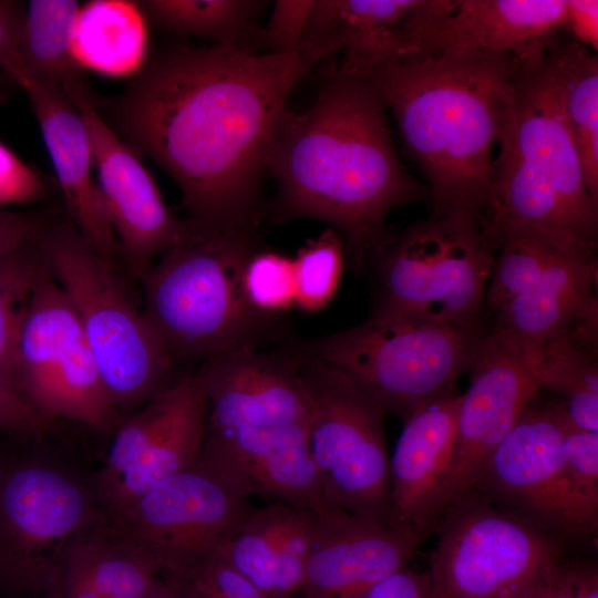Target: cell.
Instances as JSON below:
<instances>
[{
	"label": "cell",
	"mask_w": 598,
	"mask_h": 598,
	"mask_svg": "<svg viewBox=\"0 0 598 598\" xmlns=\"http://www.w3.org/2000/svg\"><path fill=\"white\" fill-rule=\"evenodd\" d=\"M544 598H571L568 561L564 556L545 574Z\"/></svg>",
	"instance_id": "46"
},
{
	"label": "cell",
	"mask_w": 598,
	"mask_h": 598,
	"mask_svg": "<svg viewBox=\"0 0 598 598\" xmlns=\"http://www.w3.org/2000/svg\"><path fill=\"white\" fill-rule=\"evenodd\" d=\"M565 28V0H458L427 30L422 50L543 55Z\"/></svg>",
	"instance_id": "24"
},
{
	"label": "cell",
	"mask_w": 598,
	"mask_h": 598,
	"mask_svg": "<svg viewBox=\"0 0 598 598\" xmlns=\"http://www.w3.org/2000/svg\"><path fill=\"white\" fill-rule=\"evenodd\" d=\"M2 101V97L0 96V102Z\"/></svg>",
	"instance_id": "49"
},
{
	"label": "cell",
	"mask_w": 598,
	"mask_h": 598,
	"mask_svg": "<svg viewBox=\"0 0 598 598\" xmlns=\"http://www.w3.org/2000/svg\"><path fill=\"white\" fill-rule=\"evenodd\" d=\"M321 75L315 103L302 113L286 110L276 128L267 157L277 187L270 217L276 225L300 218L328 224L362 272L398 236L390 213L430 194L398 157L373 82L331 62Z\"/></svg>",
	"instance_id": "2"
},
{
	"label": "cell",
	"mask_w": 598,
	"mask_h": 598,
	"mask_svg": "<svg viewBox=\"0 0 598 598\" xmlns=\"http://www.w3.org/2000/svg\"><path fill=\"white\" fill-rule=\"evenodd\" d=\"M433 598H509L564 555L566 545L493 506L475 491L435 527Z\"/></svg>",
	"instance_id": "14"
},
{
	"label": "cell",
	"mask_w": 598,
	"mask_h": 598,
	"mask_svg": "<svg viewBox=\"0 0 598 598\" xmlns=\"http://www.w3.org/2000/svg\"><path fill=\"white\" fill-rule=\"evenodd\" d=\"M595 249L533 230L504 234L484 302L492 332L528 346L567 332L597 343Z\"/></svg>",
	"instance_id": "9"
},
{
	"label": "cell",
	"mask_w": 598,
	"mask_h": 598,
	"mask_svg": "<svg viewBox=\"0 0 598 598\" xmlns=\"http://www.w3.org/2000/svg\"><path fill=\"white\" fill-rule=\"evenodd\" d=\"M25 92L54 167L70 221L90 246L114 268L120 251L92 179L89 134L75 105L58 85L27 73L17 56L3 68Z\"/></svg>",
	"instance_id": "23"
},
{
	"label": "cell",
	"mask_w": 598,
	"mask_h": 598,
	"mask_svg": "<svg viewBox=\"0 0 598 598\" xmlns=\"http://www.w3.org/2000/svg\"><path fill=\"white\" fill-rule=\"evenodd\" d=\"M550 567H548L543 574H540L537 578H535L533 581L519 589L509 598H544V578L546 571Z\"/></svg>",
	"instance_id": "48"
},
{
	"label": "cell",
	"mask_w": 598,
	"mask_h": 598,
	"mask_svg": "<svg viewBox=\"0 0 598 598\" xmlns=\"http://www.w3.org/2000/svg\"><path fill=\"white\" fill-rule=\"evenodd\" d=\"M317 514L280 502L251 509L217 550L244 577L275 598L301 590Z\"/></svg>",
	"instance_id": "26"
},
{
	"label": "cell",
	"mask_w": 598,
	"mask_h": 598,
	"mask_svg": "<svg viewBox=\"0 0 598 598\" xmlns=\"http://www.w3.org/2000/svg\"><path fill=\"white\" fill-rule=\"evenodd\" d=\"M560 423L561 448L568 472L589 497L598 501V432L575 425L563 402Z\"/></svg>",
	"instance_id": "37"
},
{
	"label": "cell",
	"mask_w": 598,
	"mask_h": 598,
	"mask_svg": "<svg viewBox=\"0 0 598 598\" xmlns=\"http://www.w3.org/2000/svg\"><path fill=\"white\" fill-rule=\"evenodd\" d=\"M312 4L311 0L275 1L261 32L266 53L287 55L300 51Z\"/></svg>",
	"instance_id": "38"
},
{
	"label": "cell",
	"mask_w": 598,
	"mask_h": 598,
	"mask_svg": "<svg viewBox=\"0 0 598 598\" xmlns=\"http://www.w3.org/2000/svg\"><path fill=\"white\" fill-rule=\"evenodd\" d=\"M485 336L451 323L368 319L301 346L404 422L452 393L455 380L476 363Z\"/></svg>",
	"instance_id": "7"
},
{
	"label": "cell",
	"mask_w": 598,
	"mask_h": 598,
	"mask_svg": "<svg viewBox=\"0 0 598 598\" xmlns=\"http://www.w3.org/2000/svg\"><path fill=\"white\" fill-rule=\"evenodd\" d=\"M311 401L309 447L329 507L390 525L385 411L347 374L301 346Z\"/></svg>",
	"instance_id": "10"
},
{
	"label": "cell",
	"mask_w": 598,
	"mask_h": 598,
	"mask_svg": "<svg viewBox=\"0 0 598 598\" xmlns=\"http://www.w3.org/2000/svg\"><path fill=\"white\" fill-rule=\"evenodd\" d=\"M571 39L589 50L598 49V1L565 0V28Z\"/></svg>",
	"instance_id": "43"
},
{
	"label": "cell",
	"mask_w": 598,
	"mask_h": 598,
	"mask_svg": "<svg viewBox=\"0 0 598 598\" xmlns=\"http://www.w3.org/2000/svg\"><path fill=\"white\" fill-rule=\"evenodd\" d=\"M251 509L247 497L197 458L110 517L158 560L162 571L220 548Z\"/></svg>",
	"instance_id": "18"
},
{
	"label": "cell",
	"mask_w": 598,
	"mask_h": 598,
	"mask_svg": "<svg viewBox=\"0 0 598 598\" xmlns=\"http://www.w3.org/2000/svg\"><path fill=\"white\" fill-rule=\"evenodd\" d=\"M200 369L177 379L136 412L121 416L95 488L109 515L193 465L206 433Z\"/></svg>",
	"instance_id": "15"
},
{
	"label": "cell",
	"mask_w": 598,
	"mask_h": 598,
	"mask_svg": "<svg viewBox=\"0 0 598 598\" xmlns=\"http://www.w3.org/2000/svg\"><path fill=\"white\" fill-rule=\"evenodd\" d=\"M25 17L19 1L0 0V68L18 54Z\"/></svg>",
	"instance_id": "44"
},
{
	"label": "cell",
	"mask_w": 598,
	"mask_h": 598,
	"mask_svg": "<svg viewBox=\"0 0 598 598\" xmlns=\"http://www.w3.org/2000/svg\"><path fill=\"white\" fill-rule=\"evenodd\" d=\"M52 423L43 419L9 383L0 378V427L22 434H42Z\"/></svg>",
	"instance_id": "40"
},
{
	"label": "cell",
	"mask_w": 598,
	"mask_h": 598,
	"mask_svg": "<svg viewBox=\"0 0 598 598\" xmlns=\"http://www.w3.org/2000/svg\"><path fill=\"white\" fill-rule=\"evenodd\" d=\"M422 542L412 533L327 507L317 523L303 598H352L404 568Z\"/></svg>",
	"instance_id": "22"
},
{
	"label": "cell",
	"mask_w": 598,
	"mask_h": 598,
	"mask_svg": "<svg viewBox=\"0 0 598 598\" xmlns=\"http://www.w3.org/2000/svg\"><path fill=\"white\" fill-rule=\"evenodd\" d=\"M461 395L423 406L406 421L390 457V525L429 537L427 518L452 456Z\"/></svg>",
	"instance_id": "25"
},
{
	"label": "cell",
	"mask_w": 598,
	"mask_h": 598,
	"mask_svg": "<svg viewBox=\"0 0 598 598\" xmlns=\"http://www.w3.org/2000/svg\"><path fill=\"white\" fill-rule=\"evenodd\" d=\"M61 89L86 127L104 217L120 238V252L130 274L141 280L156 258L196 229L172 214L141 157L99 112L83 73Z\"/></svg>",
	"instance_id": "17"
},
{
	"label": "cell",
	"mask_w": 598,
	"mask_h": 598,
	"mask_svg": "<svg viewBox=\"0 0 598 598\" xmlns=\"http://www.w3.org/2000/svg\"><path fill=\"white\" fill-rule=\"evenodd\" d=\"M148 49L146 18L127 0H92L80 7L71 55L80 69L109 78L135 76Z\"/></svg>",
	"instance_id": "28"
},
{
	"label": "cell",
	"mask_w": 598,
	"mask_h": 598,
	"mask_svg": "<svg viewBox=\"0 0 598 598\" xmlns=\"http://www.w3.org/2000/svg\"><path fill=\"white\" fill-rule=\"evenodd\" d=\"M40 239L0 258V378L16 391L18 337L33 287L45 265Z\"/></svg>",
	"instance_id": "33"
},
{
	"label": "cell",
	"mask_w": 598,
	"mask_h": 598,
	"mask_svg": "<svg viewBox=\"0 0 598 598\" xmlns=\"http://www.w3.org/2000/svg\"><path fill=\"white\" fill-rule=\"evenodd\" d=\"M241 290L249 306L266 316H285L295 305L292 259L257 247L245 260Z\"/></svg>",
	"instance_id": "36"
},
{
	"label": "cell",
	"mask_w": 598,
	"mask_h": 598,
	"mask_svg": "<svg viewBox=\"0 0 598 598\" xmlns=\"http://www.w3.org/2000/svg\"><path fill=\"white\" fill-rule=\"evenodd\" d=\"M144 598H192L181 587L163 576H158Z\"/></svg>",
	"instance_id": "47"
},
{
	"label": "cell",
	"mask_w": 598,
	"mask_h": 598,
	"mask_svg": "<svg viewBox=\"0 0 598 598\" xmlns=\"http://www.w3.org/2000/svg\"><path fill=\"white\" fill-rule=\"evenodd\" d=\"M16 389L50 423L63 419L113 433L121 419L76 312L47 264L18 337Z\"/></svg>",
	"instance_id": "12"
},
{
	"label": "cell",
	"mask_w": 598,
	"mask_h": 598,
	"mask_svg": "<svg viewBox=\"0 0 598 598\" xmlns=\"http://www.w3.org/2000/svg\"><path fill=\"white\" fill-rule=\"evenodd\" d=\"M458 0L313 1L301 48L341 72L373 71L422 50L427 29Z\"/></svg>",
	"instance_id": "19"
},
{
	"label": "cell",
	"mask_w": 598,
	"mask_h": 598,
	"mask_svg": "<svg viewBox=\"0 0 598 598\" xmlns=\"http://www.w3.org/2000/svg\"><path fill=\"white\" fill-rule=\"evenodd\" d=\"M50 224V219L39 213L0 208V258L25 244L39 240Z\"/></svg>",
	"instance_id": "41"
},
{
	"label": "cell",
	"mask_w": 598,
	"mask_h": 598,
	"mask_svg": "<svg viewBox=\"0 0 598 598\" xmlns=\"http://www.w3.org/2000/svg\"><path fill=\"white\" fill-rule=\"evenodd\" d=\"M308 433L309 423L206 431L198 460L247 498L319 514L328 505Z\"/></svg>",
	"instance_id": "21"
},
{
	"label": "cell",
	"mask_w": 598,
	"mask_h": 598,
	"mask_svg": "<svg viewBox=\"0 0 598 598\" xmlns=\"http://www.w3.org/2000/svg\"><path fill=\"white\" fill-rule=\"evenodd\" d=\"M495 257L467 216L417 221L369 261L375 285L369 319L441 322L482 331Z\"/></svg>",
	"instance_id": "8"
},
{
	"label": "cell",
	"mask_w": 598,
	"mask_h": 598,
	"mask_svg": "<svg viewBox=\"0 0 598 598\" xmlns=\"http://www.w3.org/2000/svg\"><path fill=\"white\" fill-rule=\"evenodd\" d=\"M206 431L309 423L300 341L204 361Z\"/></svg>",
	"instance_id": "20"
},
{
	"label": "cell",
	"mask_w": 598,
	"mask_h": 598,
	"mask_svg": "<svg viewBox=\"0 0 598 598\" xmlns=\"http://www.w3.org/2000/svg\"><path fill=\"white\" fill-rule=\"evenodd\" d=\"M45 264L76 312L118 413L169 386L174 358L103 260L70 221L51 223L40 239ZM121 415V414H120Z\"/></svg>",
	"instance_id": "6"
},
{
	"label": "cell",
	"mask_w": 598,
	"mask_h": 598,
	"mask_svg": "<svg viewBox=\"0 0 598 598\" xmlns=\"http://www.w3.org/2000/svg\"><path fill=\"white\" fill-rule=\"evenodd\" d=\"M316 64L301 49L277 55L175 45L148 60L101 115L174 181L197 233L256 237L276 128L291 90Z\"/></svg>",
	"instance_id": "1"
},
{
	"label": "cell",
	"mask_w": 598,
	"mask_h": 598,
	"mask_svg": "<svg viewBox=\"0 0 598 598\" xmlns=\"http://www.w3.org/2000/svg\"><path fill=\"white\" fill-rule=\"evenodd\" d=\"M257 247V236L196 231L143 276L142 311L175 360L206 361L296 340L283 316L259 313L245 299L241 269Z\"/></svg>",
	"instance_id": "5"
},
{
	"label": "cell",
	"mask_w": 598,
	"mask_h": 598,
	"mask_svg": "<svg viewBox=\"0 0 598 598\" xmlns=\"http://www.w3.org/2000/svg\"><path fill=\"white\" fill-rule=\"evenodd\" d=\"M547 52L586 185L598 199V58L573 39L559 35Z\"/></svg>",
	"instance_id": "29"
},
{
	"label": "cell",
	"mask_w": 598,
	"mask_h": 598,
	"mask_svg": "<svg viewBox=\"0 0 598 598\" xmlns=\"http://www.w3.org/2000/svg\"><path fill=\"white\" fill-rule=\"evenodd\" d=\"M109 516L96 488L62 468L40 462L0 467V588L44 597L62 549Z\"/></svg>",
	"instance_id": "13"
},
{
	"label": "cell",
	"mask_w": 598,
	"mask_h": 598,
	"mask_svg": "<svg viewBox=\"0 0 598 598\" xmlns=\"http://www.w3.org/2000/svg\"><path fill=\"white\" fill-rule=\"evenodd\" d=\"M571 598H598L597 567L587 563H569Z\"/></svg>",
	"instance_id": "45"
},
{
	"label": "cell",
	"mask_w": 598,
	"mask_h": 598,
	"mask_svg": "<svg viewBox=\"0 0 598 598\" xmlns=\"http://www.w3.org/2000/svg\"><path fill=\"white\" fill-rule=\"evenodd\" d=\"M520 62L511 53L421 50L367 78L427 179L430 217L464 215L481 230L486 225L492 150Z\"/></svg>",
	"instance_id": "3"
},
{
	"label": "cell",
	"mask_w": 598,
	"mask_h": 598,
	"mask_svg": "<svg viewBox=\"0 0 598 598\" xmlns=\"http://www.w3.org/2000/svg\"><path fill=\"white\" fill-rule=\"evenodd\" d=\"M528 347L539 388L558 395L575 425L598 432L597 344L567 332Z\"/></svg>",
	"instance_id": "31"
},
{
	"label": "cell",
	"mask_w": 598,
	"mask_h": 598,
	"mask_svg": "<svg viewBox=\"0 0 598 598\" xmlns=\"http://www.w3.org/2000/svg\"><path fill=\"white\" fill-rule=\"evenodd\" d=\"M47 190L41 174L0 142V208L33 204Z\"/></svg>",
	"instance_id": "39"
},
{
	"label": "cell",
	"mask_w": 598,
	"mask_h": 598,
	"mask_svg": "<svg viewBox=\"0 0 598 598\" xmlns=\"http://www.w3.org/2000/svg\"><path fill=\"white\" fill-rule=\"evenodd\" d=\"M352 598H433L430 573L416 571L406 566Z\"/></svg>",
	"instance_id": "42"
},
{
	"label": "cell",
	"mask_w": 598,
	"mask_h": 598,
	"mask_svg": "<svg viewBox=\"0 0 598 598\" xmlns=\"http://www.w3.org/2000/svg\"><path fill=\"white\" fill-rule=\"evenodd\" d=\"M470 372V386L461 394L450 465L429 513V535L475 487L497 447L540 390L530 348L507 336L486 333Z\"/></svg>",
	"instance_id": "16"
},
{
	"label": "cell",
	"mask_w": 598,
	"mask_h": 598,
	"mask_svg": "<svg viewBox=\"0 0 598 598\" xmlns=\"http://www.w3.org/2000/svg\"><path fill=\"white\" fill-rule=\"evenodd\" d=\"M561 402L526 406L472 491L567 546L596 539L598 501L573 480L561 448Z\"/></svg>",
	"instance_id": "11"
},
{
	"label": "cell",
	"mask_w": 598,
	"mask_h": 598,
	"mask_svg": "<svg viewBox=\"0 0 598 598\" xmlns=\"http://www.w3.org/2000/svg\"><path fill=\"white\" fill-rule=\"evenodd\" d=\"M80 7L74 0L29 1L17 60L31 76L62 87L82 74L71 55Z\"/></svg>",
	"instance_id": "32"
},
{
	"label": "cell",
	"mask_w": 598,
	"mask_h": 598,
	"mask_svg": "<svg viewBox=\"0 0 598 598\" xmlns=\"http://www.w3.org/2000/svg\"><path fill=\"white\" fill-rule=\"evenodd\" d=\"M136 4L158 28L208 38L217 45L256 52L261 48L259 17L268 7L260 0H141Z\"/></svg>",
	"instance_id": "30"
},
{
	"label": "cell",
	"mask_w": 598,
	"mask_h": 598,
	"mask_svg": "<svg viewBox=\"0 0 598 598\" xmlns=\"http://www.w3.org/2000/svg\"><path fill=\"white\" fill-rule=\"evenodd\" d=\"M547 51L520 62L497 140L481 230L494 252L504 234L519 229L597 246L598 199L586 185Z\"/></svg>",
	"instance_id": "4"
},
{
	"label": "cell",
	"mask_w": 598,
	"mask_h": 598,
	"mask_svg": "<svg viewBox=\"0 0 598 598\" xmlns=\"http://www.w3.org/2000/svg\"><path fill=\"white\" fill-rule=\"evenodd\" d=\"M159 574L158 560L109 516L62 549L43 598H144Z\"/></svg>",
	"instance_id": "27"
},
{
	"label": "cell",
	"mask_w": 598,
	"mask_h": 598,
	"mask_svg": "<svg viewBox=\"0 0 598 598\" xmlns=\"http://www.w3.org/2000/svg\"><path fill=\"white\" fill-rule=\"evenodd\" d=\"M192 598H275L260 590L216 549L161 571Z\"/></svg>",
	"instance_id": "35"
},
{
	"label": "cell",
	"mask_w": 598,
	"mask_h": 598,
	"mask_svg": "<svg viewBox=\"0 0 598 598\" xmlns=\"http://www.w3.org/2000/svg\"><path fill=\"white\" fill-rule=\"evenodd\" d=\"M346 245L332 228L301 247L292 259L295 305L318 312L333 299L344 268Z\"/></svg>",
	"instance_id": "34"
}]
</instances>
